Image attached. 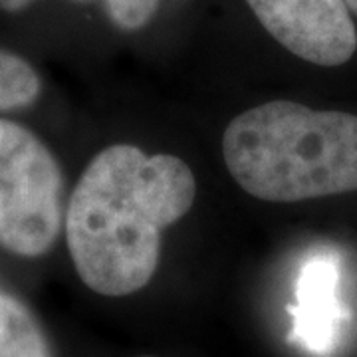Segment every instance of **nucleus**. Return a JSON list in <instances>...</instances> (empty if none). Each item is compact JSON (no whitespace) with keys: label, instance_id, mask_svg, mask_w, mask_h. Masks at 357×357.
I'll return each instance as SVG.
<instances>
[{"label":"nucleus","instance_id":"f257e3e1","mask_svg":"<svg viewBox=\"0 0 357 357\" xmlns=\"http://www.w3.org/2000/svg\"><path fill=\"white\" fill-rule=\"evenodd\" d=\"M197 183L175 155L109 145L77 181L66 211L68 250L79 280L109 298L145 288L161 256V232L191 211Z\"/></svg>","mask_w":357,"mask_h":357},{"label":"nucleus","instance_id":"f03ea898","mask_svg":"<svg viewBox=\"0 0 357 357\" xmlns=\"http://www.w3.org/2000/svg\"><path fill=\"white\" fill-rule=\"evenodd\" d=\"M222 157L244 191L268 203L357 191V115L266 102L230 121Z\"/></svg>","mask_w":357,"mask_h":357},{"label":"nucleus","instance_id":"7ed1b4c3","mask_svg":"<svg viewBox=\"0 0 357 357\" xmlns=\"http://www.w3.org/2000/svg\"><path fill=\"white\" fill-rule=\"evenodd\" d=\"M64 177L24 126L0 117V246L24 258L50 252L64 225Z\"/></svg>","mask_w":357,"mask_h":357},{"label":"nucleus","instance_id":"20e7f679","mask_svg":"<svg viewBox=\"0 0 357 357\" xmlns=\"http://www.w3.org/2000/svg\"><path fill=\"white\" fill-rule=\"evenodd\" d=\"M268 34L310 64L335 68L354 58L357 30L345 0H246Z\"/></svg>","mask_w":357,"mask_h":357},{"label":"nucleus","instance_id":"39448f33","mask_svg":"<svg viewBox=\"0 0 357 357\" xmlns=\"http://www.w3.org/2000/svg\"><path fill=\"white\" fill-rule=\"evenodd\" d=\"M337 278V264L330 256H314L307 260L298 278V306L292 307V340L314 354H328L332 349L344 318L335 296Z\"/></svg>","mask_w":357,"mask_h":357},{"label":"nucleus","instance_id":"423d86ee","mask_svg":"<svg viewBox=\"0 0 357 357\" xmlns=\"http://www.w3.org/2000/svg\"><path fill=\"white\" fill-rule=\"evenodd\" d=\"M0 357H56L34 312L0 286Z\"/></svg>","mask_w":357,"mask_h":357},{"label":"nucleus","instance_id":"0eeeda50","mask_svg":"<svg viewBox=\"0 0 357 357\" xmlns=\"http://www.w3.org/2000/svg\"><path fill=\"white\" fill-rule=\"evenodd\" d=\"M42 82L18 54L0 48V112L24 109L38 100Z\"/></svg>","mask_w":357,"mask_h":357},{"label":"nucleus","instance_id":"6e6552de","mask_svg":"<svg viewBox=\"0 0 357 357\" xmlns=\"http://www.w3.org/2000/svg\"><path fill=\"white\" fill-rule=\"evenodd\" d=\"M105 8L117 28L139 30L159 8V0H105Z\"/></svg>","mask_w":357,"mask_h":357},{"label":"nucleus","instance_id":"1a4fd4ad","mask_svg":"<svg viewBox=\"0 0 357 357\" xmlns=\"http://www.w3.org/2000/svg\"><path fill=\"white\" fill-rule=\"evenodd\" d=\"M34 0H0V8L6 13H20L28 8ZM74 2H88V0H74Z\"/></svg>","mask_w":357,"mask_h":357},{"label":"nucleus","instance_id":"9d476101","mask_svg":"<svg viewBox=\"0 0 357 357\" xmlns=\"http://www.w3.org/2000/svg\"><path fill=\"white\" fill-rule=\"evenodd\" d=\"M345 4H347V8L357 16V0H345Z\"/></svg>","mask_w":357,"mask_h":357},{"label":"nucleus","instance_id":"9b49d317","mask_svg":"<svg viewBox=\"0 0 357 357\" xmlns=\"http://www.w3.org/2000/svg\"><path fill=\"white\" fill-rule=\"evenodd\" d=\"M141 357H153V356H141Z\"/></svg>","mask_w":357,"mask_h":357}]
</instances>
